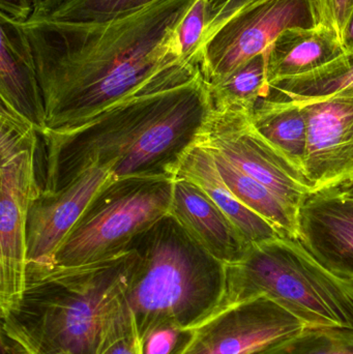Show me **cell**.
<instances>
[{"instance_id":"cell-1","label":"cell","mask_w":353,"mask_h":354,"mask_svg":"<svg viewBox=\"0 0 353 354\" xmlns=\"http://www.w3.org/2000/svg\"><path fill=\"white\" fill-rule=\"evenodd\" d=\"M196 1L157 0L104 22H17L43 93L44 132L75 128L189 62L178 29Z\"/></svg>"},{"instance_id":"cell-2","label":"cell","mask_w":353,"mask_h":354,"mask_svg":"<svg viewBox=\"0 0 353 354\" xmlns=\"http://www.w3.org/2000/svg\"><path fill=\"white\" fill-rule=\"evenodd\" d=\"M211 109L199 66L187 62L75 128L41 133L43 191L64 189L93 165L115 179L175 178Z\"/></svg>"},{"instance_id":"cell-3","label":"cell","mask_w":353,"mask_h":354,"mask_svg":"<svg viewBox=\"0 0 353 354\" xmlns=\"http://www.w3.org/2000/svg\"><path fill=\"white\" fill-rule=\"evenodd\" d=\"M138 261L128 247L108 259L29 279L1 326L35 354H99Z\"/></svg>"},{"instance_id":"cell-4","label":"cell","mask_w":353,"mask_h":354,"mask_svg":"<svg viewBox=\"0 0 353 354\" xmlns=\"http://www.w3.org/2000/svg\"><path fill=\"white\" fill-rule=\"evenodd\" d=\"M128 247L138 253L139 261L124 303L139 337L164 322L195 328L218 311L225 295L227 266L171 214L137 235Z\"/></svg>"},{"instance_id":"cell-5","label":"cell","mask_w":353,"mask_h":354,"mask_svg":"<svg viewBox=\"0 0 353 354\" xmlns=\"http://www.w3.org/2000/svg\"><path fill=\"white\" fill-rule=\"evenodd\" d=\"M259 297L308 328L353 332V282L330 272L300 239L279 236L251 245L242 261L227 266L225 295L216 313Z\"/></svg>"},{"instance_id":"cell-6","label":"cell","mask_w":353,"mask_h":354,"mask_svg":"<svg viewBox=\"0 0 353 354\" xmlns=\"http://www.w3.org/2000/svg\"><path fill=\"white\" fill-rule=\"evenodd\" d=\"M174 179L109 181L91 200L55 256V268L85 266L126 251L131 241L170 214Z\"/></svg>"},{"instance_id":"cell-7","label":"cell","mask_w":353,"mask_h":354,"mask_svg":"<svg viewBox=\"0 0 353 354\" xmlns=\"http://www.w3.org/2000/svg\"><path fill=\"white\" fill-rule=\"evenodd\" d=\"M39 134L28 120L0 108V314L22 295L29 210L43 187L37 176Z\"/></svg>"},{"instance_id":"cell-8","label":"cell","mask_w":353,"mask_h":354,"mask_svg":"<svg viewBox=\"0 0 353 354\" xmlns=\"http://www.w3.org/2000/svg\"><path fill=\"white\" fill-rule=\"evenodd\" d=\"M314 26L311 0H249L203 44L201 74L207 84H215L265 53L286 29Z\"/></svg>"},{"instance_id":"cell-9","label":"cell","mask_w":353,"mask_h":354,"mask_svg":"<svg viewBox=\"0 0 353 354\" xmlns=\"http://www.w3.org/2000/svg\"><path fill=\"white\" fill-rule=\"evenodd\" d=\"M251 110L213 107L198 145L221 153L236 168L273 189L300 210L314 193L304 172L265 140L251 122Z\"/></svg>"},{"instance_id":"cell-10","label":"cell","mask_w":353,"mask_h":354,"mask_svg":"<svg viewBox=\"0 0 353 354\" xmlns=\"http://www.w3.org/2000/svg\"><path fill=\"white\" fill-rule=\"evenodd\" d=\"M308 328L275 301L259 297L221 310L195 328L184 354H267Z\"/></svg>"},{"instance_id":"cell-11","label":"cell","mask_w":353,"mask_h":354,"mask_svg":"<svg viewBox=\"0 0 353 354\" xmlns=\"http://www.w3.org/2000/svg\"><path fill=\"white\" fill-rule=\"evenodd\" d=\"M113 179L109 170L93 165L60 191H41L27 221L25 282L53 270L58 250L97 192Z\"/></svg>"},{"instance_id":"cell-12","label":"cell","mask_w":353,"mask_h":354,"mask_svg":"<svg viewBox=\"0 0 353 354\" xmlns=\"http://www.w3.org/2000/svg\"><path fill=\"white\" fill-rule=\"evenodd\" d=\"M298 104L308 124L304 174L314 193L352 180L353 87Z\"/></svg>"},{"instance_id":"cell-13","label":"cell","mask_w":353,"mask_h":354,"mask_svg":"<svg viewBox=\"0 0 353 354\" xmlns=\"http://www.w3.org/2000/svg\"><path fill=\"white\" fill-rule=\"evenodd\" d=\"M298 239L330 272L353 282V199L336 187L311 194L298 210Z\"/></svg>"},{"instance_id":"cell-14","label":"cell","mask_w":353,"mask_h":354,"mask_svg":"<svg viewBox=\"0 0 353 354\" xmlns=\"http://www.w3.org/2000/svg\"><path fill=\"white\" fill-rule=\"evenodd\" d=\"M169 214L194 241L226 266L238 263L248 254L251 243L236 225L200 187L184 177L174 179Z\"/></svg>"},{"instance_id":"cell-15","label":"cell","mask_w":353,"mask_h":354,"mask_svg":"<svg viewBox=\"0 0 353 354\" xmlns=\"http://www.w3.org/2000/svg\"><path fill=\"white\" fill-rule=\"evenodd\" d=\"M0 97L1 103L46 130L43 93L28 43L18 23L0 16Z\"/></svg>"},{"instance_id":"cell-16","label":"cell","mask_w":353,"mask_h":354,"mask_svg":"<svg viewBox=\"0 0 353 354\" xmlns=\"http://www.w3.org/2000/svg\"><path fill=\"white\" fill-rule=\"evenodd\" d=\"M345 53L337 33L327 27H294L280 33L265 52L267 87L303 76Z\"/></svg>"},{"instance_id":"cell-17","label":"cell","mask_w":353,"mask_h":354,"mask_svg":"<svg viewBox=\"0 0 353 354\" xmlns=\"http://www.w3.org/2000/svg\"><path fill=\"white\" fill-rule=\"evenodd\" d=\"M184 177L200 187L227 216L251 245L283 236L276 227L247 207L228 187L209 149L198 145L189 149L176 177Z\"/></svg>"},{"instance_id":"cell-18","label":"cell","mask_w":353,"mask_h":354,"mask_svg":"<svg viewBox=\"0 0 353 354\" xmlns=\"http://www.w3.org/2000/svg\"><path fill=\"white\" fill-rule=\"evenodd\" d=\"M250 120L265 140L304 172L308 124L302 106L292 101L261 99Z\"/></svg>"},{"instance_id":"cell-19","label":"cell","mask_w":353,"mask_h":354,"mask_svg":"<svg viewBox=\"0 0 353 354\" xmlns=\"http://www.w3.org/2000/svg\"><path fill=\"white\" fill-rule=\"evenodd\" d=\"M209 151L224 181L247 207L271 223L283 236L298 239V209L260 181L240 171L221 153L211 149Z\"/></svg>"},{"instance_id":"cell-20","label":"cell","mask_w":353,"mask_h":354,"mask_svg":"<svg viewBox=\"0 0 353 354\" xmlns=\"http://www.w3.org/2000/svg\"><path fill=\"white\" fill-rule=\"evenodd\" d=\"M350 87H353V53H344L308 74L273 83L267 87V97L263 99L305 103Z\"/></svg>"},{"instance_id":"cell-21","label":"cell","mask_w":353,"mask_h":354,"mask_svg":"<svg viewBox=\"0 0 353 354\" xmlns=\"http://www.w3.org/2000/svg\"><path fill=\"white\" fill-rule=\"evenodd\" d=\"M209 85L213 107H240L254 110L267 97V60L259 54L220 82Z\"/></svg>"},{"instance_id":"cell-22","label":"cell","mask_w":353,"mask_h":354,"mask_svg":"<svg viewBox=\"0 0 353 354\" xmlns=\"http://www.w3.org/2000/svg\"><path fill=\"white\" fill-rule=\"evenodd\" d=\"M157 0H66L49 18L68 22H104L136 12Z\"/></svg>"},{"instance_id":"cell-23","label":"cell","mask_w":353,"mask_h":354,"mask_svg":"<svg viewBox=\"0 0 353 354\" xmlns=\"http://www.w3.org/2000/svg\"><path fill=\"white\" fill-rule=\"evenodd\" d=\"M267 354H353V332L308 328Z\"/></svg>"},{"instance_id":"cell-24","label":"cell","mask_w":353,"mask_h":354,"mask_svg":"<svg viewBox=\"0 0 353 354\" xmlns=\"http://www.w3.org/2000/svg\"><path fill=\"white\" fill-rule=\"evenodd\" d=\"M194 336V328L169 322L157 324L139 337L141 354H184Z\"/></svg>"},{"instance_id":"cell-25","label":"cell","mask_w":353,"mask_h":354,"mask_svg":"<svg viewBox=\"0 0 353 354\" xmlns=\"http://www.w3.org/2000/svg\"><path fill=\"white\" fill-rule=\"evenodd\" d=\"M99 354H141L134 317L124 301L110 324Z\"/></svg>"},{"instance_id":"cell-26","label":"cell","mask_w":353,"mask_h":354,"mask_svg":"<svg viewBox=\"0 0 353 354\" xmlns=\"http://www.w3.org/2000/svg\"><path fill=\"white\" fill-rule=\"evenodd\" d=\"M207 27V2L197 0L178 29L182 58L199 66V52Z\"/></svg>"},{"instance_id":"cell-27","label":"cell","mask_w":353,"mask_h":354,"mask_svg":"<svg viewBox=\"0 0 353 354\" xmlns=\"http://www.w3.org/2000/svg\"><path fill=\"white\" fill-rule=\"evenodd\" d=\"M316 25L327 27L343 39L353 12V0H311Z\"/></svg>"},{"instance_id":"cell-28","label":"cell","mask_w":353,"mask_h":354,"mask_svg":"<svg viewBox=\"0 0 353 354\" xmlns=\"http://www.w3.org/2000/svg\"><path fill=\"white\" fill-rule=\"evenodd\" d=\"M247 1L249 0H205L207 27H205L202 45L236 10L244 6Z\"/></svg>"},{"instance_id":"cell-29","label":"cell","mask_w":353,"mask_h":354,"mask_svg":"<svg viewBox=\"0 0 353 354\" xmlns=\"http://www.w3.org/2000/svg\"><path fill=\"white\" fill-rule=\"evenodd\" d=\"M33 12L32 0H0V16L24 22Z\"/></svg>"},{"instance_id":"cell-30","label":"cell","mask_w":353,"mask_h":354,"mask_svg":"<svg viewBox=\"0 0 353 354\" xmlns=\"http://www.w3.org/2000/svg\"><path fill=\"white\" fill-rule=\"evenodd\" d=\"M0 349L1 354H35L20 340L8 334L3 326L0 328Z\"/></svg>"},{"instance_id":"cell-31","label":"cell","mask_w":353,"mask_h":354,"mask_svg":"<svg viewBox=\"0 0 353 354\" xmlns=\"http://www.w3.org/2000/svg\"><path fill=\"white\" fill-rule=\"evenodd\" d=\"M66 0H32L33 12L30 18L49 17Z\"/></svg>"},{"instance_id":"cell-32","label":"cell","mask_w":353,"mask_h":354,"mask_svg":"<svg viewBox=\"0 0 353 354\" xmlns=\"http://www.w3.org/2000/svg\"><path fill=\"white\" fill-rule=\"evenodd\" d=\"M345 53H353V12L350 17V22L344 31L343 39H342Z\"/></svg>"},{"instance_id":"cell-33","label":"cell","mask_w":353,"mask_h":354,"mask_svg":"<svg viewBox=\"0 0 353 354\" xmlns=\"http://www.w3.org/2000/svg\"><path fill=\"white\" fill-rule=\"evenodd\" d=\"M336 189H338V192H339L343 197L353 199V179L352 180L343 183V185H340V187H336Z\"/></svg>"}]
</instances>
